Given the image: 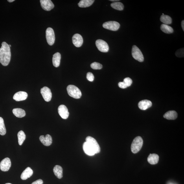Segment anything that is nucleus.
Segmentation results:
<instances>
[{
    "instance_id": "nucleus-1",
    "label": "nucleus",
    "mask_w": 184,
    "mask_h": 184,
    "mask_svg": "<svg viewBox=\"0 0 184 184\" xmlns=\"http://www.w3.org/2000/svg\"><path fill=\"white\" fill-rule=\"evenodd\" d=\"M11 58L10 49L9 45L4 42L0 48V63L4 66L9 64Z\"/></svg>"
},
{
    "instance_id": "nucleus-2",
    "label": "nucleus",
    "mask_w": 184,
    "mask_h": 184,
    "mask_svg": "<svg viewBox=\"0 0 184 184\" xmlns=\"http://www.w3.org/2000/svg\"><path fill=\"white\" fill-rule=\"evenodd\" d=\"M143 141L142 138L139 136L136 137L133 139L131 146V150L134 153H137L141 150L143 146Z\"/></svg>"
},
{
    "instance_id": "nucleus-3",
    "label": "nucleus",
    "mask_w": 184,
    "mask_h": 184,
    "mask_svg": "<svg viewBox=\"0 0 184 184\" xmlns=\"http://www.w3.org/2000/svg\"><path fill=\"white\" fill-rule=\"evenodd\" d=\"M67 91L70 97L78 99L81 97L82 94L80 89L73 85H69L67 87Z\"/></svg>"
},
{
    "instance_id": "nucleus-4",
    "label": "nucleus",
    "mask_w": 184,
    "mask_h": 184,
    "mask_svg": "<svg viewBox=\"0 0 184 184\" xmlns=\"http://www.w3.org/2000/svg\"><path fill=\"white\" fill-rule=\"evenodd\" d=\"M132 56L135 60L142 62L144 60V57L141 50L137 46L134 45L132 50Z\"/></svg>"
},
{
    "instance_id": "nucleus-5",
    "label": "nucleus",
    "mask_w": 184,
    "mask_h": 184,
    "mask_svg": "<svg viewBox=\"0 0 184 184\" xmlns=\"http://www.w3.org/2000/svg\"><path fill=\"white\" fill-rule=\"evenodd\" d=\"M46 38L48 44L50 45L54 44L55 41V35L54 31L52 28H48L46 30Z\"/></svg>"
},
{
    "instance_id": "nucleus-6",
    "label": "nucleus",
    "mask_w": 184,
    "mask_h": 184,
    "mask_svg": "<svg viewBox=\"0 0 184 184\" xmlns=\"http://www.w3.org/2000/svg\"><path fill=\"white\" fill-rule=\"evenodd\" d=\"M103 27L106 29L115 31L119 29L120 25L117 22L110 21L104 23Z\"/></svg>"
},
{
    "instance_id": "nucleus-7",
    "label": "nucleus",
    "mask_w": 184,
    "mask_h": 184,
    "mask_svg": "<svg viewBox=\"0 0 184 184\" xmlns=\"http://www.w3.org/2000/svg\"><path fill=\"white\" fill-rule=\"evenodd\" d=\"M86 141L91 146L95 151L96 154L100 152L101 149L99 144L94 138L88 136L86 138Z\"/></svg>"
},
{
    "instance_id": "nucleus-8",
    "label": "nucleus",
    "mask_w": 184,
    "mask_h": 184,
    "mask_svg": "<svg viewBox=\"0 0 184 184\" xmlns=\"http://www.w3.org/2000/svg\"><path fill=\"white\" fill-rule=\"evenodd\" d=\"M96 45L100 52H106L109 51V46L106 41L101 39H98L96 41Z\"/></svg>"
},
{
    "instance_id": "nucleus-9",
    "label": "nucleus",
    "mask_w": 184,
    "mask_h": 184,
    "mask_svg": "<svg viewBox=\"0 0 184 184\" xmlns=\"http://www.w3.org/2000/svg\"><path fill=\"white\" fill-rule=\"evenodd\" d=\"M41 93L45 101L49 102L52 98L51 90L47 87H44L41 89Z\"/></svg>"
},
{
    "instance_id": "nucleus-10",
    "label": "nucleus",
    "mask_w": 184,
    "mask_h": 184,
    "mask_svg": "<svg viewBox=\"0 0 184 184\" xmlns=\"http://www.w3.org/2000/svg\"><path fill=\"white\" fill-rule=\"evenodd\" d=\"M12 163L10 159L8 157H6L2 160L0 163V169L2 171L7 172L9 170Z\"/></svg>"
},
{
    "instance_id": "nucleus-11",
    "label": "nucleus",
    "mask_w": 184,
    "mask_h": 184,
    "mask_svg": "<svg viewBox=\"0 0 184 184\" xmlns=\"http://www.w3.org/2000/svg\"><path fill=\"white\" fill-rule=\"evenodd\" d=\"M58 112L61 117L63 119H67L69 115L68 110L64 105H61L59 106Z\"/></svg>"
},
{
    "instance_id": "nucleus-12",
    "label": "nucleus",
    "mask_w": 184,
    "mask_h": 184,
    "mask_svg": "<svg viewBox=\"0 0 184 184\" xmlns=\"http://www.w3.org/2000/svg\"><path fill=\"white\" fill-rule=\"evenodd\" d=\"M40 2L42 8L45 11H50L54 7V4L50 0H40Z\"/></svg>"
},
{
    "instance_id": "nucleus-13",
    "label": "nucleus",
    "mask_w": 184,
    "mask_h": 184,
    "mask_svg": "<svg viewBox=\"0 0 184 184\" xmlns=\"http://www.w3.org/2000/svg\"><path fill=\"white\" fill-rule=\"evenodd\" d=\"M83 150L85 153L89 156H93L96 154L95 151L88 142H85L83 144Z\"/></svg>"
},
{
    "instance_id": "nucleus-14",
    "label": "nucleus",
    "mask_w": 184,
    "mask_h": 184,
    "mask_svg": "<svg viewBox=\"0 0 184 184\" xmlns=\"http://www.w3.org/2000/svg\"><path fill=\"white\" fill-rule=\"evenodd\" d=\"M72 42L76 47H79L82 46L83 42L82 37L80 34H75L72 37Z\"/></svg>"
},
{
    "instance_id": "nucleus-15",
    "label": "nucleus",
    "mask_w": 184,
    "mask_h": 184,
    "mask_svg": "<svg viewBox=\"0 0 184 184\" xmlns=\"http://www.w3.org/2000/svg\"><path fill=\"white\" fill-rule=\"evenodd\" d=\"M28 94L24 91H19L15 93L13 98L17 101H22L25 100L27 98Z\"/></svg>"
},
{
    "instance_id": "nucleus-16",
    "label": "nucleus",
    "mask_w": 184,
    "mask_h": 184,
    "mask_svg": "<svg viewBox=\"0 0 184 184\" xmlns=\"http://www.w3.org/2000/svg\"><path fill=\"white\" fill-rule=\"evenodd\" d=\"M39 139L41 143L45 146L51 145L52 143V137L49 134H47L45 137L44 135H41L39 137Z\"/></svg>"
},
{
    "instance_id": "nucleus-17",
    "label": "nucleus",
    "mask_w": 184,
    "mask_h": 184,
    "mask_svg": "<svg viewBox=\"0 0 184 184\" xmlns=\"http://www.w3.org/2000/svg\"><path fill=\"white\" fill-rule=\"evenodd\" d=\"M152 106V102L150 100H144L139 102L138 104L139 108L142 110H145Z\"/></svg>"
},
{
    "instance_id": "nucleus-18",
    "label": "nucleus",
    "mask_w": 184,
    "mask_h": 184,
    "mask_svg": "<svg viewBox=\"0 0 184 184\" xmlns=\"http://www.w3.org/2000/svg\"><path fill=\"white\" fill-rule=\"evenodd\" d=\"M33 174V171L30 167H28L25 169L21 175V178L23 180H25L30 178Z\"/></svg>"
},
{
    "instance_id": "nucleus-19",
    "label": "nucleus",
    "mask_w": 184,
    "mask_h": 184,
    "mask_svg": "<svg viewBox=\"0 0 184 184\" xmlns=\"http://www.w3.org/2000/svg\"><path fill=\"white\" fill-rule=\"evenodd\" d=\"M159 155L155 153L150 154L147 158L149 163L152 165H155L158 163L159 160Z\"/></svg>"
},
{
    "instance_id": "nucleus-20",
    "label": "nucleus",
    "mask_w": 184,
    "mask_h": 184,
    "mask_svg": "<svg viewBox=\"0 0 184 184\" xmlns=\"http://www.w3.org/2000/svg\"><path fill=\"white\" fill-rule=\"evenodd\" d=\"M61 56L59 52H56L53 55L52 59V62L55 67H58L60 66Z\"/></svg>"
},
{
    "instance_id": "nucleus-21",
    "label": "nucleus",
    "mask_w": 184,
    "mask_h": 184,
    "mask_svg": "<svg viewBox=\"0 0 184 184\" xmlns=\"http://www.w3.org/2000/svg\"><path fill=\"white\" fill-rule=\"evenodd\" d=\"M178 116V114L176 111H167L163 116L164 118L168 120H175Z\"/></svg>"
},
{
    "instance_id": "nucleus-22",
    "label": "nucleus",
    "mask_w": 184,
    "mask_h": 184,
    "mask_svg": "<svg viewBox=\"0 0 184 184\" xmlns=\"http://www.w3.org/2000/svg\"><path fill=\"white\" fill-rule=\"evenodd\" d=\"M53 172L55 175L59 179L62 178L63 177V169L61 166L56 165L53 168Z\"/></svg>"
},
{
    "instance_id": "nucleus-23",
    "label": "nucleus",
    "mask_w": 184,
    "mask_h": 184,
    "mask_svg": "<svg viewBox=\"0 0 184 184\" xmlns=\"http://www.w3.org/2000/svg\"><path fill=\"white\" fill-rule=\"evenodd\" d=\"M12 112L15 116L18 118L24 117L26 115L25 111L20 108L14 109H13Z\"/></svg>"
},
{
    "instance_id": "nucleus-24",
    "label": "nucleus",
    "mask_w": 184,
    "mask_h": 184,
    "mask_svg": "<svg viewBox=\"0 0 184 184\" xmlns=\"http://www.w3.org/2000/svg\"><path fill=\"white\" fill-rule=\"evenodd\" d=\"M95 1L94 0H82L78 4V6L80 8H86L91 6Z\"/></svg>"
},
{
    "instance_id": "nucleus-25",
    "label": "nucleus",
    "mask_w": 184,
    "mask_h": 184,
    "mask_svg": "<svg viewBox=\"0 0 184 184\" xmlns=\"http://www.w3.org/2000/svg\"><path fill=\"white\" fill-rule=\"evenodd\" d=\"M160 21L165 24L169 25L172 23V20L171 17L167 15H162L160 17Z\"/></svg>"
},
{
    "instance_id": "nucleus-26",
    "label": "nucleus",
    "mask_w": 184,
    "mask_h": 184,
    "mask_svg": "<svg viewBox=\"0 0 184 184\" xmlns=\"http://www.w3.org/2000/svg\"><path fill=\"white\" fill-rule=\"evenodd\" d=\"M161 29L164 32L167 34H172L174 32V30L171 27L164 24L161 25Z\"/></svg>"
},
{
    "instance_id": "nucleus-27",
    "label": "nucleus",
    "mask_w": 184,
    "mask_h": 184,
    "mask_svg": "<svg viewBox=\"0 0 184 184\" xmlns=\"http://www.w3.org/2000/svg\"><path fill=\"white\" fill-rule=\"evenodd\" d=\"M18 142L19 145H22L26 139L25 134L23 131H19L17 134Z\"/></svg>"
},
{
    "instance_id": "nucleus-28",
    "label": "nucleus",
    "mask_w": 184,
    "mask_h": 184,
    "mask_svg": "<svg viewBox=\"0 0 184 184\" xmlns=\"http://www.w3.org/2000/svg\"><path fill=\"white\" fill-rule=\"evenodd\" d=\"M111 6L114 9L119 11L123 10L124 7L123 4L120 2H115L111 3Z\"/></svg>"
},
{
    "instance_id": "nucleus-29",
    "label": "nucleus",
    "mask_w": 184,
    "mask_h": 184,
    "mask_svg": "<svg viewBox=\"0 0 184 184\" xmlns=\"http://www.w3.org/2000/svg\"><path fill=\"white\" fill-rule=\"evenodd\" d=\"M6 133V130L3 118L0 117V135H4Z\"/></svg>"
},
{
    "instance_id": "nucleus-30",
    "label": "nucleus",
    "mask_w": 184,
    "mask_h": 184,
    "mask_svg": "<svg viewBox=\"0 0 184 184\" xmlns=\"http://www.w3.org/2000/svg\"><path fill=\"white\" fill-rule=\"evenodd\" d=\"M92 69L94 70L101 69L102 68V65L100 63L97 62H94L91 65Z\"/></svg>"
},
{
    "instance_id": "nucleus-31",
    "label": "nucleus",
    "mask_w": 184,
    "mask_h": 184,
    "mask_svg": "<svg viewBox=\"0 0 184 184\" xmlns=\"http://www.w3.org/2000/svg\"><path fill=\"white\" fill-rule=\"evenodd\" d=\"M125 84H126L127 87H128L130 86L132 83V79L129 78H125L123 81Z\"/></svg>"
},
{
    "instance_id": "nucleus-32",
    "label": "nucleus",
    "mask_w": 184,
    "mask_h": 184,
    "mask_svg": "<svg viewBox=\"0 0 184 184\" xmlns=\"http://www.w3.org/2000/svg\"><path fill=\"white\" fill-rule=\"evenodd\" d=\"M176 55L177 57L179 58H181V57H184V48L180 49L176 52Z\"/></svg>"
},
{
    "instance_id": "nucleus-33",
    "label": "nucleus",
    "mask_w": 184,
    "mask_h": 184,
    "mask_svg": "<svg viewBox=\"0 0 184 184\" xmlns=\"http://www.w3.org/2000/svg\"><path fill=\"white\" fill-rule=\"evenodd\" d=\"M94 76L91 72H89L87 73V78L89 81L93 82L94 80Z\"/></svg>"
},
{
    "instance_id": "nucleus-34",
    "label": "nucleus",
    "mask_w": 184,
    "mask_h": 184,
    "mask_svg": "<svg viewBox=\"0 0 184 184\" xmlns=\"http://www.w3.org/2000/svg\"><path fill=\"white\" fill-rule=\"evenodd\" d=\"M118 86L120 88L122 89H125L127 87L126 86V85L124 83V82H120L118 83Z\"/></svg>"
},
{
    "instance_id": "nucleus-35",
    "label": "nucleus",
    "mask_w": 184,
    "mask_h": 184,
    "mask_svg": "<svg viewBox=\"0 0 184 184\" xmlns=\"http://www.w3.org/2000/svg\"><path fill=\"white\" fill-rule=\"evenodd\" d=\"M43 181L42 180L39 179L36 181L34 182L31 184H43Z\"/></svg>"
},
{
    "instance_id": "nucleus-36",
    "label": "nucleus",
    "mask_w": 184,
    "mask_h": 184,
    "mask_svg": "<svg viewBox=\"0 0 184 184\" xmlns=\"http://www.w3.org/2000/svg\"><path fill=\"white\" fill-rule=\"evenodd\" d=\"M181 26L182 27L183 29V31H184V20L182 21L181 22Z\"/></svg>"
},
{
    "instance_id": "nucleus-37",
    "label": "nucleus",
    "mask_w": 184,
    "mask_h": 184,
    "mask_svg": "<svg viewBox=\"0 0 184 184\" xmlns=\"http://www.w3.org/2000/svg\"><path fill=\"white\" fill-rule=\"evenodd\" d=\"M8 1L10 3H12V2L14 1V0H8Z\"/></svg>"
},
{
    "instance_id": "nucleus-38",
    "label": "nucleus",
    "mask_w": 184,
    "mask_h": 184,
    "mask_svg": "<svg viewBox=\"0 0 184 184\" xmlns=\"http://www.w3.org/2000/svg\"><path fill=\"white\" fill-rule=\"evenodd\" d=\"M119 1V0H111V1Z\"/></svg>"
},
{
    "instance_id": "nucleus-39",
    "label": "nucleus",
    "mask_w": 184,
    "mask_h": 184,
    "mask_svg": "<svg viewBox=\"0 0 184 184\" xmlns=\"http://www.w3.org/2000/svg\"><path fill=\"white\" fill-rule=\"evenodd\" d=\"M5 184H12L10 183H6Z\"/></svg>"
},
{
    "instance_id": "nucleus-40",
    "label": "nucleus",
    "mask_w": 184,
    "mask_h": 184,
    "mask_svg": "<svg viewBox=\"0 0 184 184\" xmlns=\"http://www.w3.org/2000/svg\"><path fill=\"white\" fill-rule=\"evenodd\" d=\"M10 47H12V46H11V45H9Z\"/></svg>"
},
{
    "instance_id": "nucleus-41",
    "label": "nucleus",
    "mask_w": 184,
    "mask_h": 184,
    "mask_svg": "<svg viewBox=\"0 0 184 184\" xmlns=\"http://www.w3.org/2000/svg\"><path fill=\"white\" fill-rule=\"evenodd\" d=\"M162 15H164V14H162Z\"/></svg>"
}]
</instances>
